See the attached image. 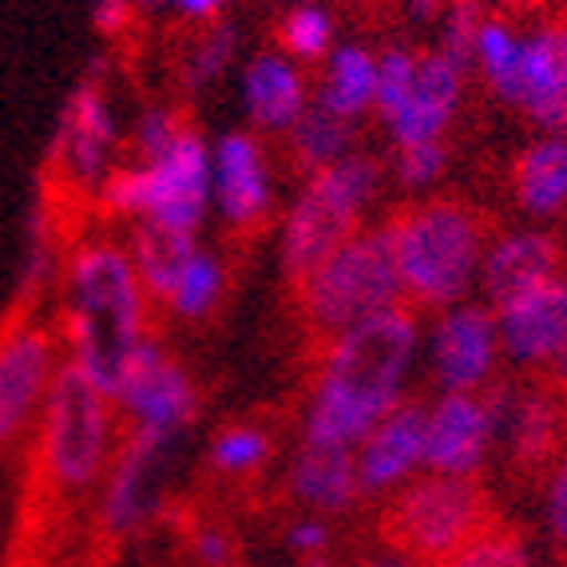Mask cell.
Wrapping results in <instances>:
<instances>
[{
  "label": "cell",
  "instance_id": "1",
  "mask_svg": "<svg viewBox=\"0 0 567 567\" xmlns=\"http://www.w3.org/2000/svg\"><path fill=\"white\" fill-rule=\"evenodd\" d=\"M413 353L416 313L409 306L378 313L318 350V381L302 441L358 449L405 401Z\"/></svg>",
  "mask_w": 567,
  "mask_h": 567
},
{
  "label": "cell",
  "instance_id": "2",
  "mask_svg": "<svg viewBox=\"0 0 567 567\" xmlns=\"http://www.w3.org/2000/svg\"><path fill=\"white\" fill-rule=\"evenodd\" d=\"M60 346L115 401L123 369L147 341V290L132 255L115 243H87L64 266Z\"/></svg>",
  "mask_w": 567,
  "mask_h": 567
},
{
  "label": "cell",
  "instance_id": "3",
  "mask_svg": "<svg viewBox=\"0 0 567 567\" xmlns=\"http://www.w3.org/2000/svg\"><path fill=\"white\" fill-rule=\"evenodd\" d=\"M398 258L409 310L461 306L481 282L484 250L492 243V223L481 207L456 195L416 199L398 207L381 223Z\"/></svg>",
  "mask_w": 567,
  "mask_h": 567
},
{
  "label": "cell",
  "instance_id": "4",
  "mask_svg": "<svg viewBox=\"0 0 567 567\" xmlns=\"http://www.w3.org/2000/svg\"><path fill=\"white\" fill-rule=\"evenodd\" d=\"M115 401L76 361H60L37 421V473L56 496H84L115 461Z\"/></svg>",
  "mask_w": 567,
  "mask_h": 567
},
{
  "label": "cell",
  "instance_id": "5",
  "mask_svg": "<svg viewBox=\"0 0 567 567\" xmlns=\"http://www.w3.org/2000/svg\"><path fill=\"white\" fill-rule=\"evenodd\" d=\"M293 293H298V310L318 350H326L333 338L378 313L401 310L405 286H401L385 227L361 230L358 238H350L306 282L293 286Z\"/></svg>",
  "mask_w": 567,
  "mask_h": 567
},
{
  "label": "cell",
  "instance_id": "6",
  "mask_svg": "<svg viewBox=\"0 0 567 567\" xmlns=\"http://www.w3.org/2000/svg\"><path fill=\"white\" fill-rule=\"evenodd\" d=\"M378 183L381 163L361 152L346 155L341 163L306 179L282 227V266L290 286L306 282L326 258H333L350 238L365 230L361 215H365L369 199L378 195Z\"/></svg>",
  "mask_w": 567,
  "mask_h": 567
},
{
  "label": "cell",
  "instance_id": "7",
  "mask_svg": "<svg viewBox=\"0 0 567 567\" xmlns=\"http://www.w3.org/2000/svg\"><path fill=\"white\" fill-rule=\"evenodd\" d=\"M492 520V501L476 476L425 473L398 488L381 516V532L389 548L421 559L425 567H441Z\"/></svg>",
  "mask_w": 567,
  "mask_h": 567
},
{
  "label": "cell",
  "instance_id": "8",
  "mask_svg": "<svg viewBox=\"0 0 567 567\" xmlns=\"http://www.w3.org/2000/svg\"><path fill=\"white\" fill-rule=\"evenodd\" d=\"M100 199L120 218L163 223L195 235L210 199V155L199 132L187 127L159 159L112 171L100 187Z\"/></svg>",
  "mask_w": 567,
  "mask_h": 567
},
{
  "label": "cell",
  "instance_id": "9",
  "mask_svg": "<svg viewBox=\"0 0 567 567\" xmlns=\"http://www.w3.org/2000/svg\"><path fill=\"white\" fill-rule=\"evenodd\" d=\"M508 398L496 389L481 393H441L425 421V473L476 476L488 461L504 425Z\"/></svg>",
  "mask_w": 567,
  "mask_h": 567
},
{
  "label": "cell",
  "instance_id": "10",
  "mask_svg": "<svg viewBox=\"0 0 567 567\" xmlns=\"http://www.w3.org/2000/svg\"><path fill=\"white\" fill-rule=\"evenodd\" d=\"M115 405L143 433L175 436L187 429L199 413V389L187 378V369L163 350L159 341L147 338L132 353L123 381L115 389Z\"/></svg>",
  "mask_w": 567,
  "mask_h": 567
},
{
  "label": "cell",
  "instance_id": "11",
  "mask_svg": "<svg viewBox=\"0 0 567 567\" xmlns=\"http://www.w3.org/2000/svg\"><path fill=\"white\" fill-rule=\"evenodd\" d=\"M56 369V338L48 330L24 318L0 330V456L40 416Z\"/></svg>",
  "mask_w": 567,
  "mask_h": 567
},
{
  "label": "cell",
  "instance_id": "12",
  "mask_svg": "<svg viewBox=\"0 0 567 567\" xmlns=\"http://www.w3.org/2000/svg\"><path fill=\"white\" fill-rule=\"evenodd\" d=\"M433 378L441 393H481L501 361V326L488 302L449 306L433 326Z\"/></svg>",
  "mask_w": 567,
  "mask_h": 567
},
{
  "label": "cell",
  "instance_id": "13",
  "mask_svg": "<svg viewBox=\"0 0 567 567\" xmlns=\"http://www.w3.org/2000/svg\"><path fill=\"white\" fill-rule=\"evenodd\" d=\"M167 445L171 436L143 433V429H132V436L123 441V449L115 453L112 468L104 476L100 524H104L107 536L123 539L152 520V512L159 508V473Z\"/></svg>",
  "mask_w": 567,
  "mask_h": 567
},
{
  "label": "cell",
  "instance_id": "14",
  "mask_svg": "<svg viewBox=\"0 0 567 567\" xmlns=\"http://www.w3.org/2000/svg\"><path fill=\"white\" fill-rule=\"evenodd\" d=\"M501 350L520 369H551L567 350V278L536 286L496 310Z\"/></svg>",
  "mask_w": 567,
  "mask_h": 567
},
{
  "label": "cell",
  "instance_id": "15",
  "mask_svg": "<svg viewBox=\"0 0 567 567\" xmlns=\"http://www.w3.org/2000/svg\"><path fill=\"white\" fill-rule=\"evenodd\" d=\"M112 152H115L112 107H107L100 76H87L64 104L52 163L64 171L68 179H76L80 187H104V171L112 163Z\"/></svg>",
  "mask_w": 567,
  "mask_h": 567
},
{
  "label": "cell",
  "instance_id": "16",
  "mask_svg": "<svg viewBox=\"0 0 567 567\" xmlns=\"http://www.w3.org/2000/svg\"><path fill=\"white\" fill-rule=\"evenodd\" d=\"M464 80H468V68L456 64L453 56H445L441 48L421 52L413 92H409L405 107L385 123L389 140L398 143V152L401 147H416V143L445 140L464 104Z\"/></svg>",
  "mask_w": 567,
  "mask_h": 567
},
{
  "label": "cell",
  "instance_id": "17",
  "mask_svg": "<svg viewBox=\"0 0 567 567\" xmlns=\"http://www.w3.org/2000/svg\"><path fill=\"white\" fill-rule=\"evenodd\" d=\"M516 107L539 135H567V17L539 20L524 37Z\"/></svg>",
  "mask_w": 567,
  "mask_h": 567
},
{
  "label": "cell",
  "instance_id": "18",
  "mask_svg": "<svg viewBox=\"0 0 567 567\" xmlns=\"http://www.w3.org/2000/svg\"><path fill=\"white\" fill-rule=\"evenodd\" d=\"M425 421L429 409L416 401H401L373 433L358 445L361 496L398 492L425 468Z\"/></svg>",
  "mask_w": 567,
  "mask_h": 567
},
{
  "label": "cell",
  "instance_id": "19",
  "mask_svg": "<svg viewBox=\"0 0 567 567\" xmlns=\"http://www.w3.org/2000/svg\"><path fill=\"white\" fill-rule=\"evenodd\" d=\"M559 266H564V250H559V243L548 230L524 227V230H508V235H496L488 243V250H484V266H481L484 302L492 310H501L512 298H520V293L564 275Z\"/></svg>",
  "mask_w": 567,
  "mask_h": 567
},
{
  "label": "cell",
  "instance_id": "20",
  "mask_svg": "<svg viewBox=\"0 0 567 567\" xmlns=\"http://www.w3.org/2000/svg\"><path fill=\"white\" fill-rule=\"evenodd\" d=\"M218 207L235 230H258L270 215V171H266L262 143L250 132H230L218 140L215 152Z\"/></svg>",
  "mask_w": 567,
  "mask_h": 567
},
{
  "label": "cell",
  "instance_id": "21",
  "mask_svg": "<svg viewBox=\"0 0 567 567\" xmlns=\"http://www.w3.org/2000/svg\"><path fill=\"white\" fill-rule=\"evenodd\" d=\"M504 441L508 456L524 473H548V464L567 445V398L559 389L539 385L504 405Z\"/></svg>",
  "mask_w": 567,
  "mask_h": 567
},
{
  "label": "cell",
  "instance_id": "22",
  "mask_svg": "<svg viewBox=\"0 0 567 567\" xmlns=\"http://www.w3.org/2000/svg\"><path fill=\"white\" fill-rule=\"evenodd\" d=\"M290 496L313 516H338L350 512L361 496L358 449L302 441L290 461Z\"/></svg>",
  "mask_w": 567,
  "mask_h": 567
},
{
  "label": "cell",
  "instance_id": "23",
  "mask_svg": "<svg viewBox=\"0 0 567 567\" xmlns=\"http://www.w3.org/2000/svg\"><path fill=\"white\" fill-rule=\"evenodd\" d=\"M246 112L258 132H290L306 115V76L286 52H258L243 76Z\"/></svg>",
  "mask_w": 567,
  "mask_h": 567
},
{
  "label": "cell",
  "instance_id": "24",
  "mask_svg": "<svg viewBox=\"0 0 567 567\" xmlns=\"http://www.w3.org/2000/svg\"><path fill=\"white\" fill-rule=\"evenodd\" d=\"M512 195L528 218L567 210V135H536L512 163Z\"/></svg>",
  "mask_w": 567,
  "mask_h": 567
},
{
  "label": "cell",
  "instance_id": "25",
  "mask_svg": "<svg viewBox=\"0 0 567 567\" xmlns=\"http://www.w3.org/2000/svg\"><path fill=\"white\" fill-rule=\"evenodd\" d=\"M127 255H132L135 270H140L147 298L167 306L179 278L187 275L190 258L199 255V246H195V235H187V230L163 227V223H135Z\"/></svg>",
  "mask_w": 567,
  "mask_h": 567
},
{
  "label": "cell",
  "instance_id": "26",
  "mask_svg": "<svg viewBox=\"0 0 567 567\" xmlns=\"http://www.w3.org/2000/svg\"><path fill=\"white\" fill-rule=\"evenodd\" d=\"M318 104L333 112L338 120H361L378 104V56L361 44H346L330 56Z\"/></svg>",
  "mask_w": 567,
  "mask_h": 567
},
{
  "label": "cell",
  "instance_id": "27",
  "mask_svg": "<svg viewBox=\"0 0 567 567\" xmlns=\"http://www.w3.org/2000/svg\"><path fill=\"white\" fill-rule=\"evenodd\" d=\"M353 140V123L338 120L333 112H326L322 104L306 107V115L286 132V147H290V163L302 171L306 179L318 175V171L341 163L350 152Z\"/></svg>",
  "mask_w": 567,
  "mask_h": 567
},
{
  "label": "cell",
  "instance_id": "28",
  "mask_svg": "<svg viewBox=\"0 0 567 567\" xmlns=\"http://www.w3.org/2000/svg\"><path fill=\"white\" fill-rule=\"evenodd\" d=\"M473 68L484 76L496 100L516 107L520 100V72H524V37L504 17H484L476 37Z\"/></svg>",
  "mask_w": 567,
  "mask_h": 567
},
{
  "label": "cell",
  "instance_id": "29",
  "mask_svg": "<svg viewBox=\"0 0 567 567\" xmlns=\"http://www.w3.org/2000/svg\"><path fill=\"white\" fill-rule=\"evenodd\" d=\"M441 567H536L528 539L520 532L504 528L501 520H492L476 539H468L453 559Z\"/></svg>",
  "mask_w": 567,
  "mask_h": 567
},
{
  "label": "cell",
  "instance_id": "30",
  "mask_svg": "<svg viewBox=\"0 0 567 567\" xmlns=\"http://www.w3.org/2000/svg\"><path fill=\"white\" fill-rule=\"evenodd\" d=\"M270 461V433L258 425H230L210 441V468L223 476H255Z\"/></svg>",
  "mask_w": 567,
  "mask_h": 567
},
{
  "label": "cell",
  "instance_id": "31",
  "mask_svg": "<svg viewBox=\"0 0 567 567\" xmlns=\"http://www.w3.org/2000/svg\"><path fill=\"white\" fill-rule=\"evenodd\" d=\"M218 293H223V266H218L207 250H199V255L190 258L187 275L179 278V286H175L167 306H171V313L195 322V318H207V313L215 310Z\"/></svg>",
  "mask_w": 567,
  "mask_h": 567
},
{
  "label": "cell",
  "instance_id": "32",
  "mask_svg": "<svg viewBox=\"0 0 567 567\" xmlns=\"http://www.w3.org/2000/svg\"><path fill=\"white\" fill-rule=\"evenodd\" d=\"M278 44L293 60H322L333 44L330 12L318 9V4H302V9L286 12V20L278 24Z\"/></svg>",
  "mask_w": 567,
  "mask_h": 567
},
{
  "label": "cell",
  "instance_id": "33",
  "mask_svg": "<svg viewBox=\"0 0 567 567\" xmlns=\"http://www.w3.org/2000/svg\"><path fill=\"white\" fill-rule=\"evenodd\" d=\"M416 64H421V52L401 48V44L385 48L378 56V104H373V112L385 123L405 107L409 92H413V80H416Z\"/></svg>",
  "mask_w": 567,
  "mask_h": 567
},
{
  "label": "cell",
  "instance_id": "34",
  "mask_svg": "<svg viewBox=\"0 0 567 567\" xmlns=\"http://www.w3.org/2000/svg\"><path fill=\"white\" fill-rule=\"evenodd\" d=\"M488 12L481 9V0H453L445 12H441V52L453 56L456 64L473 68L476 37H481V24Z\"/></svg>",
  "mask_w": 567,
  "mask_h": 567
},
{
  "label": "cell",
  "instance_id": "35",
  "mask_svg": "<svg viewBox=\"0 0 567 567\" xmlns=\"http://www.w3.org/2000/svg\"><path fill=\"white\" fill-rule=\"evenodd\" d=\"M449 167V143H416V147H401L398 152V183L405 190H425L441 183Z\"/></svg>",
  "mask_w": 567,
  "mask_h": 567
},
{
  "label": "cell",
  "instance_id": "36",
  "mask_svg": "<svg viewBox=\"0 0 567 567\" xmlns=\"http://www.w3.org/2000/svg\"><path fill=\"white\" fill-rule=\"evenodd\" d=\"M230 52H235V29L230 24H210L207 37L187 52V84L207 87L227 68Z\"/></svg>",
  "mask_w": 567,
  "mask_h": 567
},
{
  "label": "cell",
  "instance_id": "37",
  "mask_svg": "<svg viewBox=\"0 0 567 567\" xmlns=\"http://www.w3.org/2000/svg\"><path fill=\"white\" fill-rule=\"evenodd\" d=\"M187 127L190 123L183 120L179 112H171V107H152V112L140 120V127H135V155H140V163L159 159L167 147H175V140H179Z\"/></svg>",
  "mask_w": 567,
  "mask_h": 567
},
{
  "label": "cell",
  "instance_id": "38",
  "mask_svg": "<svg viewBox=\"0 0 567 567\" xmlns=\"http://www.w3.org/2000/svg\"><path fill=\"white\" fill-rule=\"evenodd\" d=\"M544 528L567 551V445L544 473Z\"/></svg>",
  "mask_w": 567,
  "mask_h": 567
},
{
  "label": "cell",
  "instance_id": "39",
  "mask_svg": "<svg viewBox=\"0 0 567 567\" xmlns=\"http://www.w3.org/2000/svg\"><path fill=\"white\" fill-rule=\"evenodd\" d=\"M286 544H290L293 556H302L310 567H322L326 548H330V524L322 516H306V520H293L286 528Z\"/></svg>",
  "mask_w": 567,
  "mask_h": 567
},
{
  "label": "cell",
  "instance_id": "40",
  "mask_svg": "<svg viewBox=\"0 0 567 567\" xmlns=\"http://www.w3.org/2000/svg\"><path fill=\"white\" fill-rule=\"evenodd\" d=\"M190 551L203 567H230L235 564V536L218 524H203L195 536H190Z\"/></svg>",
  "mask_w": 567,
  "mask_h": 567
},
{
  "label": "cell",
  "instance_id": "41",
  "mask_svg": "<svg viewBox=\"0 0 567 567\" xmlns=\"http://www.w3.org/2000/svg\"><path fill=\"white\" fill-rule=\"evenodd\" d=\"M171 4L187 20H215L218 12L227 9V0H171Z\"/></svg>",
  "mask_w": 567,
  "mask_h": 567
},
{
  "label": "cell",
  "instance_id": "42",
  "mask_svg": "<svg viewBox=\"0 0 567 567\" xmlns=\"http://www.w3.org/2000/svg\"><path fill=\"white\" fill-rule=\"evenodd\" d=\"M365 567H425V564H421V559H413V556H405V551H398V548H389V544H385V551L369 559Z\"/></svg>",
  "mask_w": 567,
  "mask_h": 567
},
{
  "label": "cell",
  "instance_id": "43",
  "mask_svg": "<svg viewBox=\"0 0 567 567\" xmlns=\"http://www.w3.org/2000/svg\"><path fill=\"white\" fill-rule=\"evenodd\" d=\"M548 385H551V389H559V393H564V398H567V350L559 353L556 365L548 369Z\"/></svg>",
  "mask_w": 567,
  "mask_h": 567
},
{
  "label": "cell",
  "instance_id": "44",
  "mask_svg": "<svg viewBox=\"0 0 567 567\" xmlns=\"http://www.w3.org/2000/svg\"><path fill=\"white\" fill-rule=\"evenodd\" d=\"M449 4H453V0H413L416 17H441Z\"/></svg>",
  "mask_w": 567,
  "mask_h": 567
},
{
  "label": "cell",
  "instance_id": "45",
  "mask_svg": "<svg viewBox=\"0 0 567 567\" xmlns=\"http://www.w3.org/2000/svg\"><path fill=\"white\" fill-rule=\"evenodd\" d=\"M163 4H171V0H135V9H143V12L163 9Z\"/></svg>",
  "mask_w": 567,
  "mask_h": 567
}]
</instances>
